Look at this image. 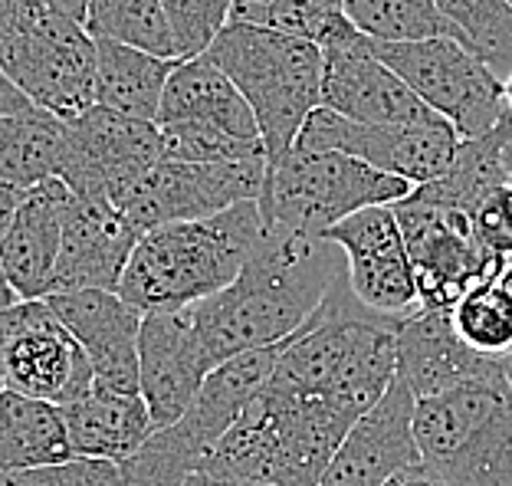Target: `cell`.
I'll return each instance as SVG.
<instances>
[{
	"instance_id": "cell-40",
	"label": "cell",
	"mask_w": 512,
	"mask_h": 486,
	"mask_svg": "<svg viewBox=\"0 0 512 486\" xmlns=\"http://www.w3.org/2000/svg\"><path fill=\"white\" fill-rule=\"evenodd\" d=\"M40 4H46V7L56 10V14H63V17H73L79 23H86L89 0H40Z\"/></svg>"
},
{
	"instance_id": "cell-14",
	"label": "cell",
	"mask_w": 512,
	"mask_h": 486,
	"mask_svg": "<svg viewBox=\"0 0 512 486\" xmlns=\"http://www.w3.org/2000/svg\"><path fill=\"white\" fill-rule=\"evenodd\" d=\"M460 138L447 119L421 125H365L332 109H312L296 135L302 152H342L417 184L437 181L450 168Z\"/></svg>"
},
{
	"instance_id": "cell-47",
	"label": "cell",
	"mask_w": 512,
	"mask_h": 486,
	"mask_svg": "<svg viewBox=\"0 0 512 486\" xmlns=\"http://www.w3.org/2000/svg\"><path fill=\"white\" fill-rule=\"evenodd\" d=\"M256 4H260V0H256Z\"/></svg>"
},
{
	"instance_id": "cell-36",
	"label": "cell",
	"mask_w": 512,
	"mask_h": 486,
	"mask_svg": "<svg viewBox=\"0 0 512 486\" xmlns=\"http://www.w3.org/2000/svg\"><path fill=\"white\" fill-rule=\"evenodd\" d=\"M384 486H450V483L421 460V464H411V467H404L401 473H394V477Z\"/></svg>"
},
{
	"instance_id": "cell-12",
	"label": "cell",
	"mask_w": 512,
	"mask_h": 486,
	"mask_svg": "<svg viewBox=\"0 0 512 486\" xmlns=\"http://www.w3.org/2000/svg\"><path fill=\"white\" fill-rule=\"evenodd\" d=\"M161 158L155 122L132 119L106 106H89L66 122L60 178L76 198H106L119 204Z\"/></svg>"
},
{
	"instance_id": "cell-11",
	"label": "cell",
	"mask_w": 512,
	"mask_h": 486,
	"mask_svg": "<svg viewBox=\"0 0 512 486\" xmlns=\"http://www.w3.org/2000/svg\"><path fill=\"white\" fill-rule=\"evenodd\" d=\"M0 378L7 391L66 408L96 385L86 349L46 299H17L0 312Z\"/></svg>"
},
{
	"instance_id": "cell-6",
	"label": "cell",
	"mask_w": 512,
	"mask_h": 486,
	"mask_svg": "<svg viewBox=\"0 0 512 486\" xmlns=\"http://www.w3.org/2000/svg\"><path fill=\"white\" fill-rule=\"evenodd\" d=\"M411 191V181L371 168L362 158L289 148L279 161L266 165V181L256 204L263 227L322 237L342 217L362 207L394 204Z\"/></svg>"
},
{
	"instance_id": "cell-37",
	"label": "cell",
	"mask_w": 512,
	"mask_h": 486,
	"mask_svg": "<svg viewBox=\"0 0 512 486\" xmlns=\"http://www.w3.org/2000/svg\"><path fill=\"white\" fill-rule=\"evenodd\" d=\"M33 109V102L23 96L17 89V83L10 79L4 69H0V115H10V112H27Z\"/></svg>"
},
{
	"instance_id": "cell-42",
	"label": "cell",
	"mask_w": 512,
	"mask_h": 486,
	"mask_svg": "<svg viewBox=\"0 0 512 486\" xmlns=\"http://www.w3.org/2000/svg\"><path fill=\"white\" fill-rule=\"evenodd\" d=\"M503 96H506V112L512 115V73L503 79Z\"/></svg>"
},
{
	"instance_id": "cell-10",
	"label": "cell",
	"mask_w": 512,
	"mask_h": 486,
	"mask_svg": "<svg viewBox=\"0 0 512 486\" xmlns=\"http://www.w3.org/2000/svg\"><path fill=\"white\" fill-rule=\"evenodd\" d=\"M398 217L407 260H411L421 309H453L476 283L503 273V263L486 257L473 237L470 217L414 188L391 204Z\"/></svg>"
},
{
	"instance_id": "cell-8",
	"label": "cell",
	"mask_w": 512,
	"mask_h": 486,
	"mask_svg": "<svg viewBox=\"0 0 512 486\" xmlns=\"http://www.w3.org/2000/svg\"><path fill=\"white\" fill-rule=\"evenodd\" d=\"M371 50L381 63H388L414 96L427 109L453 125V132L463 138H480L493 132L506 119L503 79L493 76L490 66H483L473 53H467L450 37H427L414 43H378L371 40Z\"/></svg>"
},
{
	"instance_id": "cell-46",
	"label": "cell",
	"mask_w": 512,
	"mask_h": 486,
	"mask_svg": "<svg viewBox=\"0 0 512 486\" xmlns=\"http://www.w3.org/2000/svg\"><path fill=\"white\" fill-rule=\"evenodd\" d=\"M506 4H512V0H506Z\"/></svg>"
},
{
	"instance_id": "cell-24",
	"label": "cell",
	"mask_w": 512,
	"mask_h": 486,
	"mask_svg": "<svg viewBox=\"0 0 512 486\" xmlns=\"http://www.w3.org/2000/svg\"><path fill=\"white\" fill-rule=\"evenodd\" d=\"M174 63L125 43L96 40V106L155 122Z\"/></svg>"
},
{
	"instance_id": "cell-35",
	"label": "cell",
	"mask_w": 512,
	"mask_h": 486,
	"mask_svg": "<svg viewBox=\"0 0 512 486\" xmlns=\"http://www.w3.org/2000/svg\"><path fill=\"white\" fill-rule=\"evenodd\" d=\"M37 4L40 0H0V60L10 50V43L20 37V30L27 27Z\"/></svg>"
},
{
	"instance_id": "cell-33",
	"label": "cell",
	"mask_w": 512,
	"mask_h": 486,
	"mask_svg": "<svg viewBox=\"0 0 512 486\" xmlns=\"http://www.w3.org/2000/svg\"><path fill=\"white\" fill-rule=\"evenodd\" d=\"M0 486H122V470L112 460L69 457L60 464L0 470Z\"/></svg>"
},
{
	"instance_id": "cell-38",
	"label": "cell",
	"mask_w": 512,
	"mask_h": 486,
	"mask_svg": "<svg viewBox=\"0 0 512 486\" xmlns=\"http://www.w3.org/2000/svg\"><path fill=\"white\" fill-rule=\"evenodd\" d=\"M20 198H23V188H14V184L0 181V237H4L7 224L14 221V214H17V204H20Z\"/></svg>"
},
{
	"instance_id": "cell-21",
	"label": "cell",
	"mask_w": 512,
	"mask_h": 486,
	"mask_svg": "<svg viewBox=\"0 0 512 486\" xmlns=\"http://www.w3.org/2000/svg\"><path fill=\"white\" fill-rule=\"evenodd\" d=\"M499 368L496 358L473 352L453 329L447 309H417L394 329V378L411 395L434 398Z\"/></svg>"
},
{
	"instance_id": "cell-20",
	"label": "cell",
	"mask_w": 512,
	"mask_h": 486,
	"mask_svg": "<svg viewBox=\"0 0 512 486\" xmlns=\"http://www.w3.org/2000/svg\"><path fill=\"white\" fill-rule=\"evenodd\" d=\"M56 319L73 332L83 345L92 365V378L99 388L138 391V332H142V312L128 306L119 293L109 289H76V293L43 296Z\"/></svg>"
},
{
	"instance_id": "cell-32",
	"label": "cell",
	"mask_w": 512,
	"mask_h": 486,
	"mask_svg": "<svg viewBox=\"0 0 512 486\" xmlns=\"http://www.w3.org/2000/svg\"><path fill=\"white\" fill-rule=\"evenodd\" d=\"M174 37L178 60L207 53L217 33L227 27L234 0H161Z\"/></svg>"
},
{
	"instance_id": "cell-39",
	"label": "cell",
	"mask_w": 512,
	"mask_h": 486,
	"mask_svg": "<svg viewBox=\"0 0 512 486\" xmlns=\"http://www.w3.org/2000/svg\"><path fill=\"white\" fill-rule=\"evenodd\" d=\"M181 486H270L256 480H237V477H211V473H191Z\"/></svg>"
},
{
	"instance_id": "cell-44",
	"label": "cell",
	"mask_w": 512,
	"mask_h": 486,
	"mask_svg": "<svg viewBox=\"0 0 512 486\" xmlns=\"http://www.w3.org/2000/svg\"><path fill=\"white\" fill-rule=\"evenodd\" d=\"M499 276H503L506 283H512V260H509V263L503 266V273H499Z\"/></svg>"
},
{
	"instance_id": "cell-5",
	"label": "cell",
	"mask_w": 512,
	"mask_h": 486,
	"mask_svg": "<svg viewBox=\"0 0 512 486\" xmlns=\"http://www.w3.org/2000/svg\"><path fill=\"white\" fill-rule=\"evenodd\" d=\"M279 349L283 342L263 345L211 368L188 411L174 424L151 431L148 441L122 460V486H181L191 473L201 470L220 437L234 427L243 408L266 385Z\"/></svg>"
},
{
	"instance_id": "cell-19",
	"label": "cell",
	"mask_w": 512,
	"mask_h": 486,
	"mask_svg": "<svg viewBox=\"0 0 512 486\" xmlns=\"http://www.w3.org/2000/svg\"><path fill=\"white\" fill-rule=\"evenodd\" d=\"M138 237L142 230L128 221L115 201L73 194L63 214V240L50 293H76V289L115 293Z\"/></svg>"
},
{
	"instance_id": "cell-17",
	"label": "cell",
	"mask_w": 512,
	"mask_h": 486,
	"mask_svg": "<svg viewBox=\"0 0 512 486\" xmlns=\"http://www.w3.org/2000/svg\"><path fill=\"white\" fill-rule=\"evenodd\" d=\"M414 408L417 398L394 378L388 391L348 427L319 486H384L404 467L421 464Z\"/></svg>"
},
{
	"instance_id": "cell-18",
	"label": "cell",
	"mask_w": 512,
	"mask_h": 486,
	"mask_svg": "<svg viewBox=\"0 0 512 486\" xmlns=\"http://www.w3.org/2000/svg\"><path fill=\"white\" fill-rule=\"evenodd\" d=\"M211 375V362L197 342L188 309L148 312L138 332V391L148 404L151 427L161 431L181 418L197 388Z\"/></svg>"
},
{
	"instance_id": "cell-27",
	"label": "cell",
	"mask_w": 512,
	"mask_h": 486,
	"mask_svg": "<svg viewBox=\"0 0 512 486\" xmlns=\"http://www.w3.org/2000/svg\"><path fill=\"white\" fill-rule=\"evenodd\" d=\"M444 33L473 53L493 76L512 73V4L506 0H434Z\"/></svg>"
},
{
	"instance_id": "cell-43",
	"label": "cell",
	"mask_w": 512,
	"mask_h": 486,
	"mask_svg": "<svg viewBox=\"0 0 512 486\" xmlns=\"http://www.w3.org/2000/svg\"><path fill=\"white\" fill-rule=\"evenodd\" d=\"M499 368H503V375H506L509 388H512V352H509L506 358H499Z\"/></svg>"
},
{
	"instance_id": "cell-4",
	"label": "cell",
	"mask_w": 512,
	"mask_h": 486,
	"mask_svg": "<svg viewBox=\"0 0 512 486\" xmlns=\"http://www.w3.org/2000/svg\"><path fill=\"white\" fill-rule=\"evenodd\" d=\"M414 437L450 486H512V388L503 368L421 398Z\"/></svg>"
},
{
	"instance_id": "cell-31",
	"label": "cell",
	"mask_w": 512,
	"mask_h": 486,
	"mask_svg": "<svg viewBox=\"0 0 512 486\" xmlns=\"http://www.w3.org/2000/svg\"><path fill=\"white\" fill-rule=\"evenodd\" d=\"M342 10L358 33L378 43L447 37L434 0H342Z\"/></svg>"
},
{
	"instance_id": "cell-1",
	"label": "cell",
	"mask_w": 512,
	"mask_h": 486,
	"mask_svg": "<svg viewBox=\"0 0 512 486\" xmlns=\"http://www.w3.org/2000/svg\"><path fill=\"white\" fill-rule=\"evenodd\" d=\"M325 237L263 227L240 276L220 293L184 306L211 368L240 352L289 339L345 273Z\"/></svg>"
},
{
	"instance_id": "cell-23",
	"label": "cell",
	"mask_w": 512,
	"mask_h": 486,
	"mask_svg": "<svg viewBox=\"0 0 512 486\" xmlns=\"http://www.w3.org/2000/svg\"><path fill=\"white\" fill-rule=\"evenodd\" d=\"M73 457H99L122 464L151 437V414L142 395L92 385L63 408Z\"/></svg>"
},
{
	"instance_id": "cell-41",
	"label": "cell",
	"mask_w": 512,
	"mask_h": 486,
	"mask_svg": "<svg viewBox=\"0 0 512 486\" xmlns=\"http://www.w3.org/2000/svg\"><path fill=\"white\" fill-rule=\"evenodd\" d=\"M17 289L14 286H10V280H7V273H4V266H0V312H4V309H10V306H14L17 303Z\"/></svg>"
},
{
	"instance_id": "cell-7",
	"label": "cell",
	"mask_w": 512,
	"mask_h": 486,
	"mask_svg": "<svg viewBox=\"0 0 512 486\" xmlns=\"http://www.w3.org/2000/svg\"><path fill=\"white\" fill-rule=\"evenodd\" d=\"M155 125L165 161L266 158L247 99L207 53L174 63Z\"/></svg>"
},
{
	"instance_id": "cell-28",
	"label": "cell",
	"mask_w": 512,
	"mask_h": 486,
	"mask_svg": "<svg viewBox=\"0 0 512 486\" xmlns=\"http://www.w3.org/2000/svg\"><path fill=\"white\" fill-rule=\"evenodd\" d=\"M227 23L276 30L286 37L316 43L319 50L355 33V23L345 17L342 0H234Z\"/></svg>"
},
{
	"instance_id": "cell-15",
	"label": "cell",
	"mask_w": 512,
	"mask_h": 486,
	"mask_svg": "<svg viewBox=\"0 0 512 486\" xmlns=\"http://www.w3.org/2000/svg\"><path fill=\"white\" fill-rule=\"evenodd\" d=\"M345 260L352 296L381 319L401 322L421 309L414 270L391 204L362 207L322 234Z\"/></svg>"
},
{
	"instance_id": "cell-26",
	"label": "cell",
	"mask_w": 512,
	"mask_h": 486,
	"mask_svg": "<svg viewBox=\"0 0 512 486\" xmlns=\"http://www.w3.org/2000/svg\"><path fill=\"white\" fill-rule=\"evenodd\" d=\"M66 122L46 109L0 115V181L33 188L60 175Z\"/></svg>"
},
{
	"instance_id": "cell-3",
	"label": "cell",
	"mask_w": 512,
	"mask_h": 486,
	"mask_svg": "<svg viewBox=\"0 0 512 486\" xmlns=\"http://www.w3.org/2000/svg\"><path fill=\"white\" fill-rule=\"evenodd\" d=\"M207 56L247 99L260 125L266 165H273L296 145L306 115L322 106V50L276 30L227 23Z\"/></svg>"
},
{
	"instance_id": "cell-45",
	"label": "cell",
	"mask_w": 512,
	"mask_h": 486,
	"mask_svg": "<svg viewBox=\"0 0 512 486\" xmlns=\"http://www.w3.org/2000/svg\"><path fill=\"white\" fill-rule=\"evenodd\" d=\"M0 395H4V378H0Z\"/></svg>"
},
{
	"instance_id": "cell-22",
	"label": "cell",
	"mask_w": 512,
	"mask_h": 486,
	"mask_svg": "<svg viewBox=\"0 0 512 486\" xmlns=\"http://www.w3.org/2000/svg\"><path fill=\"white\" fill-rule=\"evenodd\" d=\"M69 198L73 191L60 178L33 184L23 191L14 221L0 237V266L20 299L50 296Z\"/></svg>"
},
{
	"instance_id": "cell-25",
	"label": "cell",
	"mask_w": 512,
	"mask_h": 486,
	"mask_svg": "<svg viewBox=\"0 0 512 486\" xmlns=\"http://www.w3.org/2000/svg\"><path fill=\"white\" fill-rule=\"evenodd\" d=\"M73 457L63 408L17 391L0 395V470L60 464Z\"/></svg>"
},
{
	"instance_id": "cell-13",
	"label": "cell",
	"mask_w": 512,
	"mask_h": 486,
	"mask_svg": "<svg viewBox=\"0 0 512 486\" xmlns=\"http://www.w3.org/2000/svg\"><path fill=\"white\" fill-rule=\"evenodd\" d=\"M266 181V158L240 161H158L119 201L138 230L174 221H201L227 207L256 201Z\"/></svg>"
},
{
	"instance_id": "cell-34",
	"label": "cell",
	"mask_w": 512,
	"mask_h": 486,
	"mask_svg": "<svg viewBox=\"0 0 512 486\" xmlns=\"http://www.w3.org/2000/svg\"><path fill=\"white\" fill-rule=\"evenodd\" d=\"M467 217L480 250L506 266L512 260V181L483 194Z\"/></svg>"
},
{
	"instance_id": "cell-9",
	"label": "cell",
	"mask_w": 512,
	"mask_h": 486,
	"mask_svg": "<svg viewBox=\"0 0 512 486\" xmlns=\"http://www.w3.org/2000/svg\"><path fill=\"white\" fill-rule=\"evenodd\" d=\"M0 69L33 106L63 122L96 106V40L79 20L56 14L46 4H37Z\"/></svg>"
},
{
	"instance_id": "cell-30",
	"label": "cell",
	"mask_w": 512,
	"mask_h": 486,
	"mask_svg": "<svg viewBox=\"0 0 512 486\" xmlns=\"http://www.w3.org/2000/svg\"><path fill=\"white\" fill-rule=\"evenodd\" d=\"M453 329L473 352L506 358L512 352V283L503 276L476 283L450 309Z\"/></svg>"
},
{
	"instance_id": "cell-29",
	"label": "cell",
	"mask_w": 512,
	"mask_h": 486,
	"mask_svg": "<svg viewBox=\"0 0 512 486\" xmlns=\"http://www.w3.org/2000/svg\"><path fill=\"white\" fill-rule=\"evenodd\" d=\"M92 40H112L161 60H178L161 0H89L86 23Z\"/></svg>"
},
{
	"instance_id": "cell-2",
	"label": "cell",
	"mask_w": 512,
	"mask_h": 486,
	"mask_svg": "<svg viewBox=\"0 0 512 486\" xmlns=\"http://www.w3.org/2000/svg\"><path fill=\"white\" fill-rule=\"evenodd\" d=\"M260 237L263 217L256 201L201 221L151 227L138 237L115 293L142 316L194 306L237 280Z\"/></svg>"
},
{
	"instance_id": "cell-16",
	"label": "cell",
	"mask_w": 512,
	"mask_h": 486,
	"mask_svg": "<svg viewBox=\"0 0 512 486\" xmlns=\"http://www.w3.org/2000/svg\"><path fill=\"white\" fill-rule=\"evenodd\" d=\"M322 106L365 125H421L444 115L427 109L414 89L378 60L365 33L322 50Z\"/></svg>"
}]
</instances>
